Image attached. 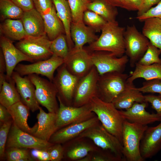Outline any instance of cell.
I'll list each match as a JSON object with an SVG mask.
<instances>
[{"mask_svg": "<svg viewBox=\"0 0 161 161\" xmlns=\"http://www.w3.org/2000/svg\"><path fill=\"white\" fill-rule=\"evenodd\" d=\"M78 137L90 139L99 148L109 151L125 160L123 154L122 143L109 132L100 122L89 128Z\"/></svg>", "mask_w": 161, "mask_h": 161, "instance_id": "5", "label": "cell"}, {"mask_svg": "<svg viewBox=\"0 0 161 161\" xmlns=\"http://www.w3.org/2000/svg\"><path fill=\"white\" fill-rule=\"evenodd\" d=\"M15 85L12 78L9 81H4L0 88V103L7 108L21 101Z\"/></svg>", "mask_w": 161, "mask_h": 161, "instance_id": "32", "label": "cell"}, {"mask_svg": "<svg viewBox=\"0 0 161 161\" xmlns=\"http://www.w3.org/2000/svg\"><path fill=\"white\" fill-rule=\"evenodd\" d=\"M83 20L85 24L96 32L101 31L107 22L96 13L89 10L84 13Z\"/></svg>", "mask_w": 161, "mask_h": 161, "instance_id": "38", "label": "cell"}, {"mask_svg": "<svg viewBox=\"0 0 161 161\" xmlns=\"http://www.w3.org/2000/svg\"><path fill=\"white\" fill-rule=\"evenodd\" d=\"M53 144L40 139L18 128L13 123L10 129L6 147L47 149Z\"/></svg>", "mask_w": 161, "mask_h": 161, "instance_id": "13", "label": "cell"}, {"mask_svg": "<svg viewBox=\"0 0 161 161\" xmlns=\"http://www.w3.org/2000/svg\"><path fill=\"white\" fill-rule=\"evenodd\" d=\"M13 123L12 120L1 124L0 128V157L2 158L5 154V149L9 133Z\"/></svg>", "mask_w": 161, "mask_h": 161, "instance_id": "41", "label": "cell"}, {"mask_svg": "<svg viewBox=\"0 0 161 161\" xmlns=\"http://www.w3.org/2000/svg\"><path fill=\"white\" fill-rule=\"evenodd\" d=\"M133 72L130 73L127 80L129 83H133L136 79L142 78L146 80L154 79L161 80V62L147 66L137 63Z\"/></svg>", "mask_w": 161, "mask_h": 161, "instance_id": "28", "label": "cell"}, {"mask_svg": "<svg viewBox=\"0 0 161 161\" xmlns=\"http://www.w3.org/2000/svg\"><path fill=\"white\" fill-rule=\"evenodd\" d=\"M57 13L64 27L66 38L69 50L74 47L70 35V29L72 21L71 9L67 0H52Z\"/></svg>", "mask_w": 161, "mask_h": 161, "instance_id": "27", "label": "cell"}, {"mask_svg": "<svg viewBox=\"0 0 161 161\" xmlns=\"http://www.w3.org/2000/svg\"><path fill=\"white\" fill-rule=\"evenodd\" d=\"M145 102L150 103L156 114L161 117V95L150 94L144 95Z\"/></svg>", "mask_w": 161, "mask_h": 161, "instance_id": "46", "label": "cell"}, {"mask_svg": "<svg viewBox=\"0 0 161 161\" xmlns=\"http://www.w3.org/2000/svg\"><path fill=\"white\" fill-rule=\"evenodd\" d=\"M126 28L120 26L118 22H107L97 39L90 44L87 49L90 52L106 51L118 57L125 52L124 34Z\"/></svg>", "mask_w": 161, "mask_h": 161, "instance_id": "1", "label": "cell"}, {"mask_svg": "<svg viewBox=\"0 0 161 161\" xmlns=\"http://www.w3.org/2000/svg\"><path fill=\"white\" fill-rule=\"evenodd\" d=\"M36 9L42 16L48 13L53 4L52 0H33Z\"/></svg>", "mask_w": 161, "mask_h": 161, "instance_id": "44", "label": "cell"}, {"mask_svg": "<svg viewBox=\"0 0 161 161\" xmlns=\"http://www.w3.org/2000/svg\"><path fill=\"white\" fill-rule=\"evenodd\" d=\"M161 54V50L150 42L145 53L137 63L147 66L160 63L161 59L159 56Z\"/></svg>", "mask_w": 161, "mask_h": 161, "instance_id": "39", "label": "cell"}, {"mask_svg": "<svg viewBox=\"0 0 161 161\" xmlns=\"http://www.w3.org/2000/svg\"><path fill=\"white\" fill-rule=\"evenodd\" d=\"M71 9L72 21L77 22L83 21L84 13L88 10L91 0H67Z\"/></svg>", "mask_w": 161, "mask_h": 161, "instance_id": "35", "label": "cell"}, {"mask_svg": "<svg viewBox=\"0 0 161 161\" xmlns=\"http://www.w3.org/2000/svg\"><path fill=\"white\" fill-rule=\"evenodd\" d=\"M137 89L142 93H157L161 95V80L154 79L146 80Z\"/></svg>", "mask_w": 161, "mask_h": 161, "instance_id": "42", "label": "cell"}, {"mask_svg": "<svg viewBox=\"0 0 161 161\" xmlns=\"http://www.w3.org/2000/svg\"><path fill=\"white\" fill-rule=\"evenodd\" d=\"M39 112L37 114L38 126L36 131L33 134L45 141H49L53 134L58 130L56 123L57 113H46L39 106Z\"/></svg>", "mask_w": 161, "mask_h": 161, "instance_id": "22", "label": "cell"}, {"mask_svg": "<svg viewBox=\"0 0 161 161\" xmlns=\"http://www.w3.org/2000/svg\"><path fill=\"white\" fill-rule=\"evenodd\" d=\"M148 127L125 120L123 126V154L126 160L143 161L140 152V144L144 132Z\"/></svg>", "mask_w": 161, "mask_h": 161, "instance_id": "3", "label": "cell"}, {"mask_svg": "<svg viewBox=\"0 0 161 161\" xmlns=\"http://www.w3.org/2000/svg\"><path fill=\"white\" fill-rule=\"evenodd\" d=\"M161 149V121L157 125L148 127L140 144V152L144 159L151 158Z\"/></svg>", "mask_w": 161, "mask_h": 161, "instance_id": "21", "label": "cell"}, {"mask_svg": "<svg viewBox=\"0 0 161 161\" xmlns=\"http://www.w3.org/2000/svg\"><path fill=\"white\" fill-rule=\"evenodd\" d=\"M50 161H60L64 158V148L61 144H53L47 149Z\"/></svg>", "mask_w": 161, "mask_h": 161, "instance_id": "43", "label": "cell"}, {"mask_svg": "<svg viewBox=\"0 0 161 161\" xmlns=\"http://www.w3.org/2000/svg\"><path fill=\"white\" fill-rule=\"evenodd\" d=\"M0 11L4 20L21 19L24 12L11 0H0Z\"/></svg>", "mask_w": 161, "mask_h": 161, "instance_id": "34", "label": "cell"}, {"mask_svg": "<svg viewBox=\"0 0 161 161\" xmlns=\"http://www.w3.org/2000/svg\"><path fill=\"white\" fill-rule=\"evenodd\" d=\"M47 149H33L31 153L32 155L39 161H50V155Z\"/></svg>", "mask_w": 161, "mask_h": 161, "instance_id": "47", "label": "cell"}, {"mask_svg": "<svg viewBox=\"0 0 161 161\" xmlns=\"http://www.w3.org/2000/svg\"><path fill=\"white\" fill-rule=\"evenodd\" d=\"M143 21L142 34L151 43L161 50V19L151 17Z\"/></svg>", "mask_w": 161, "mask_h": 161, "instance_id": "31", "label": "cell"}, {"mask_svg": "<svg viewBox=\"0 0 161 161\" xmlns=\"http://www.w3.org/2000/svg\"><path fill=\"white\" fill-rule=\"evenodd\" d=\"M129 10H138L142 3V0H124Z\"/></svg>", "mask_w": 161, "mask_h": 161, "instance_id": "51", "label": "cell"}, {"mask_svg": "<svg viewBox=\"0 0 161 161\" xmlns=\"http://www.w3.org/2000/svg\"><path fill=\"white\" fill-rule=\"evenodd\" d=\"M0 46L6 64L7 81H9L12 79L14 69L20 62L34 61L15 46L10 39L5 36H1Z\"/></svg>", "mask_w": 161, "mask_h": 161, "instance_id": "16", "label": "cell"}, {"mask_svg": "<svg viewBox=\"0 0 161 161\" xmlns=\"http://www.w3.org/2000/svg\"><path fill=\"white\" fill-rule=\"evenodd\" d=\"M109 4L116 7H120L129 10L124 0H103Z\"/></svg>", "mask_w": 161, "mask_h": 161, "instance_id": "53", "label": "cell"}, {"mask_svg": "<svg viewBox=\"0 0 161 161\" xmlns=\"http://www.w3.org/2000/svg\"><path fill=\"white\" fill-rule=\"evenodd\" d=\"M0 28L1 33L10 40L20 41L27 36L21 19H6Z\"/></svg>", "mask_w": 161, "mask_h": 161, "instance_id": "30", "label": "cell"}, {"mask_svg": "<svg viewBox=\"0 0 161 161\" xmlns=\"http://www.w3.org/2000/svg\"><path fill=\"white\" fill-rule=\"evenodd\" d=\"M7 109L13 123L20 129L32 135L36 131L37 123L32 128L29 126L27 120L30 110L21 101Z\"/></svg>", "mask_w": 161, "mask_h": 161, "instance_id": "25", "label": "cell"}, {"mask_svg": "<svg viewBox=\"0 0 161 161\" xmlns=\"http://www.w3.org/2000/svg\"><path fill=\"white\" fill-rule=\"evenodd\" d=\"M27 76L35 86V97L39 104L49 112L57 113L59 107L57 100L58 92L53 83L36 74Z\"/></svg>", "mask_w": 161, "mask_h": 161, "instance_id": "7", "label": "cell"}, {"mask_svg": "<svg viewBox=\"0 0 161 161\" xmlns=\"http://www.w3.org/2000/svg\"><path fill=\"white\" fill-rule=\"evenodd\" d=\"M21 101L32 112L39 110V104L35 96V88L28 76L24 77L14 71L12 76Z\"/></svg>", "mask_w": 161, "mask_h": 161, "instance_id": "18", "label": "cell"}, {"mask_svg": "<svg viewBox=\"0 0 161 161\" xmlns=\"http://www.w3.org/2000/svg\"><path fill=\"white\" fill-rule=\"evenodd\" d=\"M100 122L96 116L85 121L66 126L56 131L49 142L53 144H64L78 137L86 129Z\"/></svg>", "mask_w": 161, "mask_h": 161, "instance_id": "17", "label": "cell"}, {"mask_svg": "<svg viewBox=\"0 0 161 161\" xmlns=\"http://www.w3.org/2000/svg\"><path fill=\"white\" fill-rule=\"evenodd\" d=\"M6 66L4 57L2 51H0V88L3 82L6 80Z\"/></svg>", "mask_w": 161, "mask_h": 161, "instance_id": "50", "label": "cell"}, {"mask_svg": "<svg viewBox=\"0 0 161 161\" xmlns=\"http://www.w3.org/2000/svg\"><path fill=\"white\" fill-rule=\"evenodd\" d=\"M91 58L99 75L114 72H123L129 62L126 55L118 57L106 51L90 52Z\"/></svg>", "mask_w": 161, "mask_h": 161, "instance_id": "14", "label": "cell"}, {"mask_svg": "<svg viewBox=\"0 0 161 161\" xmlns=\"http://www.w3.org/2000/svg\"><path fill=\"white\" fill-rule=\"evenodd\" d=\"M24 12L34 8L33 0H11Z\"/></svg>", "mask_w": 161, "mask_h": 161, "instance_id": "49", "label": "cell"}, {"mask_svg": "<svg viewBox=\"0 0 161 161\" xmlns=\"http://www.w3.org/2000/svg\"><path fill=\"white\" fill-rule=\"evenodd\" d=\"M65 143L64 157L72 161H80L89 152L99 148L91 140L84 137H78Z\"/></svg>", "mask_w": 161, "mask_h": 161, "instance_id": "19", "label": "cell"}, {"mask_svg": "<svg viewBox=\"0 0 161 161\" xmlns=\"http://www.w3.org/2000/svg\"><path fill=\"white\" fill-rule=\"evenodd\" d=\"M148 103L135 102L125 111L119 110L120 113L125 120L131 123L147 125L156 121H161V117L157 114L150 113L145 109Z\"/></svg>", "mask_w": 161, "mask_h": 161, "instance_id": "20", "label": "cell"}, {"mask_svg": "<svg viewBox=\"0 0 161 161\" xmlns=\"http://www.w3.org/2000/svg\"><path fill=\"white\" fill-rule=\"evenodd\" d=\"M70 32L71 38L74 44L73 48L75 49L82 48L85 44H91L98 38L93 30L86 25L83 21L72 22Z\"/></svg>", "mask_w": 161, "mask_h": 161, "instance_id": "23", "label": "cell"}, {"mask_svg": "<svg viewBox=\"0 0 161 161\" xmlns=\"http://www.w3.org/2000/svg\"><path fill=\"white\" fill-rule=\"evenodd\" d=\"M64 64L70 73L79 78L86 75L94 66L90 52L84 47L70 50Z\"/></svg>", "mask_w": 161, "mask_h": 161, "instance_id": "15", "label": "cell"}, {"mask_svg": "<svg viewBox=\"0 0 161 161\" xmlns=\"http://www.w3.org/2000/svg\"><path fill=\"white\" fill-rule=\"evenodd\" d=\"M89 103L92 111L104 128L122 143L123 126L125 119L120 114L119 110L112 103L105 102L97 96L92 98Z\"/></svg>", "mask_w": 161, "mask_h": 161, "instance_id": "2", "label": "cell"}, {"mask_svg": "<svg viewBox=\"0 0 161 161\" xmlns=\"http://www.w3.org/2000/svg\"><path fill=\"white\" fill-rule=\"evenodd\" d=\"M151 17H157L161 19V0L156 6L152 7L145 13L137 16L136 18L141 21H143L145 19Z\"/></svg>", "mask_w": 161, "mask_h": 161, "instance_id": "45", "label": "cell"}, {"mask_svg": "<svg viewBox=\"0 0 161 161\" xmlns=\"http://www.w3.org/2000/svg\"><path fill=\"white\" fill-rule=\"evenodd\" d=\"M64 63V60L53 55L49 58L29 64H18L14 71L21 76L32 74L41 75L52 82L55 71Z\"/></svg>", "mask_w": 161, "mask_h": 161, "instance_id": "12", "label": "cell"}, {"mask_svg": "<svg viewBox=\"0 0 161 161\" xmlns=\"http://www.w3.org/2000/svg\"><path fill=\"white\" fill-rule=\"evenodd\" d=\"M57 70L52 82L58 92L57 97L66 105L72 106L75 90L80 78L70 73L64 64Z\"/></svg>", "mask_w": 161, "mask_h": 161, "instance_id": "10", "label": "cell"}, {"mask_svg": "<svg viewBox=\"0 0 161 161\" xmlns=\"http://www.w3.org/2000/svg\"><path fill=\"white\" fill-rule=\"evenodd\" d=\"M161 0H142L141 7L138 10L137 16L145 13L154 5L157 4Z\"/></svg>", "mask_w": 161, "mask_h": 161, "instance_id": "48", "label": "cell"}, {"mask_svg": "<svg viewBox=\"0 0 161 161\" xmlns=\"http://www.w3.org/2000/svg\"><path fill=\"white\" fill-rule=\"evenodd\" d=\"M91 0V1H92L95 0Z\"/></svg>", "mask_w": 161, "mask_h": 161, "instance_id": "54", "label": "cell"}, {"mask_svg": "<svg viewBox=\"0 0 161 161\" xmlns=\"http://www.w3.org/2000/svg\"><path fill=\"white\" fill-rule=\"evenodd\" d=\"M99 75L94 66L89 73L79 79L75 90L72 106L78 107L87 104L92 98L97 96Z\"/></svg>", "mask_w": 161, "mask_h": 161, "instance_id": "11", "label": "cell"}, {"mask_svg": "<svg viewBox=\"0 0 161 161\" xmlns=\"http://www.w3.org/2000/svg\"><path fill=\"white\" fill-rule=\"evenodd\" d=\"M124 40L125 53L129 58L130 66L134 67L145 53L150 42L134 25L127 26Z\"/></svg>", "mask_w": 161, "mask_h": 161, "instance_id": "6", "label": "cell"}, {"mask_svg": "<svg viewBox=\"0 0 161 161\" xmlns=\"http://www.w3.org/2000/svg\"><path fill=\"white\" fill-rule=\"evenodd\" d=\"M88 10L96 13L107 22L116 21L118 13L116 7L109 4L103 0L91 1L88 5Z\"/></svg>", "mask_w": 161, "mask_h": 161, "instance_id": "33", "label": "cell"}, {"mask_svg": "<svg viewBox=\"0 0 161 161\" xmlns=\"http://www.w3.org/2000/svg\"><path fill=\"white\" fill-rule=\"evenodd\" d=\"M145 102V97L135 87L133 83H128L126 88L112 102L118 110H126L130 107L135 102Z\"/></svg>", "mask_w": 161, "mask_h": 161, "instance_id": "26", "label": "cell"}, {"mask_svg": "<svg viewBox=\"0 0 161 161\" xmlns=\"http://www.w3.org/2000/svg\"><path fill=\"white\" fill-rule=\"evenodd\" d=\"M124 160L111 151L99 148L89 152L80 161H122Z\"/></svg>", "mask_w": 161, "mask_h": 161, "instance_id": "36", "label": "cell"}, {"mask_svg": "<svg viewBox=\"0 0 161 161\" xmlns=\"http://www.w3.org/2000/svg\"><path fill=\"white\" fill-rule=\"evenodd\" d=\"M57 99L59 103L56 123L58 130L69 125L85 121L96 116L92 111L89 103L76 107L66 105L59 98Z\"/></svg>", "mask_w": 161, "mask_h": 161, "instance_id": "9", "label": "cell"}, {"mask_svg": "<svg viewBox=\"0 0 161 161\" xmlns=\"http://www.w3.org/2000/svg\"><path fill=\"white\" fill-rule=\"evenodd\" d=\"M42 16L45 32L50 40L52 41L65 32L63 25L57 15L54 4L48 13Z\"/></svg>", "mask_w": 161, "mask_h": 161, "instance_id": "29", "label": "cell"}, {"mask_svg": "<svg viewBox=\"0 0 161 161\" xmlns=\"http://www.w3.org/2000/svg\"><path fill=\"white\" fill-rule=\"evenodd\" d=\"M21 19L27 35L38 37L46 34L42 16L35 8L24 12Z\"/></svg>", "mask_w": 161, "mask_h": 161, "instance_id": "24", "label": "cell"}, {"mask_svg": "<svg viewBox=\"0 0 161 161\" xmlns=\"http://www.w3.org/2000/svg\"><path fill=\"white\" fill-rule=\"evenodd\" d=\"M129 76L126 73L117 72L99 75L97 97L105 102L112 103L126 87Z\"/></svg>", "mask_w": 161, "mask_h": 161, "instance_id": "4", "label": "cell"}, {"mask_svg": "<svg viewBox=\"0 0 161 161\" xmlns=\"http://www.w3.org/2000/svg\"><path fill=\"white\" fill-rule=\"evenodd\" d=\"M6 157L9 161H30L33 160L27 149L18 148H7Z\"/></svg>", "mask_w": 161, "mask_h": 161, "instance_id": "40", "label": "cell"}, {"mask_svg": "<svg viewBox=\"0 0 161 161\" xmlns=\"http://www.w3.org/2000/svg\"><path fill=\"white\" fill-rule=\"evenodd\" d=\"M50 48L53 54L64 60L70 50L66 35L61 34L51 41Z\"/></svg>", "mask_w": 161, "mask_h": 161, "instance_id": "37", "label": "cell"}, {"mask_svg": "<svg viewBox=\"0 0 161 161\" xmlns=\"http://www.w3.org/2000/svg\"><path fill=\"white\" fill-rule=\"evenodd\" d=\"M51 43L46 34L38 37L27 35L18 42L16 47L34 61H37L47 59L53 55Z\"/></svg>", "mask_w": 161, "mask_h": 161, "instance_id": "8", "label": "cell"}, {"mask_svg": "<svg viewBox=\"0 0 161 161\" xmlns=\"http://www.w3.org/2000/svg\"><path fill=\"white\" fill-rule=\"evenodd\" d=\"M11 116L9 112L7 109L0 104V121L2 124L6 122L11 120Z\"/></svg>", "mask_w": 161, "mask_h": 161, "instance_id": "52", "label": "cell"}]
</instances>
